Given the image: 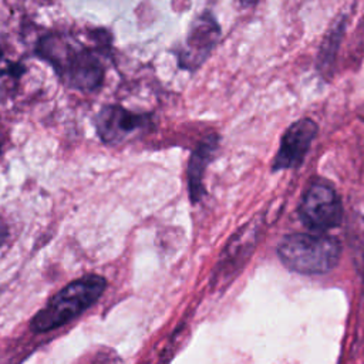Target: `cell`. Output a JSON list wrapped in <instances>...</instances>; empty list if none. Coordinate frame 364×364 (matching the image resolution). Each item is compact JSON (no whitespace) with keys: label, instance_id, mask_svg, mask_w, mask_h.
Returning a JSON list of instances; mask_svg holds the SVG:
<instances>
[{"label":"cell","instance_id":"obj_12","mask_svg":"<svg viewBox=\"0 0 364 364\" xmlns=\"http://www.w3.org/2000/svg\"><path fill=\"white\" fill-rule=\"evenodd\" d=\"M358 117H360L361 119H364V107H363V108L358 111Z\"/></svg>","mask_w":364,"mask_h":364},{"label":"cell","instance_id":"obj_7","mask_svg":"<svg viewBox=\"0 0 364 364\" xmlns=\"http://www.w3.org/2000/svg\"><path fill=\"white\" fill-rule=\"evenodd\" d=\"M317 132L318 127L311 118H301L293 122L282 136L279 151L273 161V171L299 166L309 152Z\"/></svg>","mask_w":364,"mask_h":364},{"label":"cell","instance_id":"obj_14","mask_svg":"<svg viewBox=\"0 0 364 364\" xmlns=\"http://www.w3.org/2000/svg\"><path fill=\"white\" fill-rule=\"evenodd\" d=\"M0 152H1V145H0Z\"/></svg>","mask_w":364,"mask_h":364},{"label":"cell","instance_id":"obj_1","mask_svg":"<svg viewBox=\"0 0 364 364\" xmlns=\"http://www.w3.org/2000/svg\"><path fill=\"white\" fill-rule=\"evenodd\" d=\"M36 54L47 61L70 88L91 92L102 85L104 65L90 48L74 46L58 34H47L38 40Z\"/></svg>","mask_w":364,"mask_h":364},{"label":"cell","instance_id":"obj_13","mask_svg":"<svg viewBox=\"0 0 364 364\" xmlns=\"http://www.w3.org/2000/svg\"><path fill=\"white\" fill-rule=\"evenodd\" d=\"M3 58H4V53H3V48L0 47V63L3 61Z\"/></svg>","mask_w":364,"mask_h":364},{"label":"cell","instance_id":"obj_4","mask_svg":"<svg viewBox=\"0 0 364 364\" xmlns=\"http://www.w3.org/2000/svg\"><path fill=\"white\" fill-rule=\"evenodd\" d=\"M299 213L309 229L324 232L341 223V199L328 182L314 181L303 195Z\"/></svg>","mask_w":364,"mask_h":364},{"label":"cell","instance_id":"obj_10","mask_svg":"<svg viewBox=\"0 0 364 364\" xmlns=\"http://www.w3.org/2000/svg\"><path fill=\"white\" fill-rule=\"evenodd\" d=\"M346 28V18L343 17L340 21L336 23V26L327 33L324 37L320 51H318V58H317V68L321 73L323 77H328L333 73V65L336 61V55L344 34Z\"/></svg>","mask_w":364,"mask_h":364},{"label":"cell","instance_id":"obj_9","mask_svg":"<svg viewBox=\"0 0 364 364\" xmlns=\"http://www.w3.org/2000/svg\"><path fill=\"white\" fill-rule=\"evenodd\" d=\"M218 144H219V138L216 135H208L205 139L199 142V145L195 148V151L191 155L186 178H188L191 200L193 203L199 202L205 195L203 175H205L206 166L209 165V162L212 161L218 149Z\"/></svg>","mask_w":364,"mask_h":364},{"label":"cell","instance_id":"obj_3","mask_svg":"<svg viewBox=\"0 0 364 364\" xmlns=\"http://www.w3.org/2000/svg\"><path fill=\"white\" fill-rule=\"evenodd\" d=\"M282 263L300 274H324L333 270L341 256L340 242L327 235L291 233L277 246Z\"/></svg>","mask_w":364,"mask_h":364},{"label":"cell","instance_id":"obj_6","mask_svg":"<svg viewBox=\"0 0 364 364\" xmlns=\"http://www.w3.org/2000/svg\"><path fill=\"white\" fill-rule=\"evenodd\" d=\"M220 37V28L210 13H203L191 26L186 40L178 51V64L183 70L195 71L210 55Z\"/></svg>","mask_w":364,"mask_h":364},{"label":"cell","instance_id":"obj_11","mask_svg":"<svg viewBox=\"0 0 364 364\" xmlns=\"http://www.w3.org/2000/svg\"><path fill=\"white\" fill-rule=\"evenodd\" d=\"M9 235H10L9 226H7L6 220L0 216V246L6 243V240L9 239Z\"/></svg>","mask_w":364,"mask_h":364},{"label":"cell","instance_id":"obj_2","mask_svg":"<svg viewBox=\"0 0 364 364\" xmlns=\"http://www.w3.org/2000/svg\"><path fill=\"white\" fill-rule=\"evenodd\" d=\"M105 289L107 279L95 273H87L70 282L31 317L28 328L43 334L68 324L94 306Z\"/></svg>","mask_w":364,"mask_h":364},{"label":"cell","instance_id":"obj_5","mask_svg":"<svg viewBox=\"0 0 364 364\" xmlns=\"http://www.w3.org/2000/svg\"><path fill=\"white\" fill-rule=\"evenodd\" d=\"M94 124L104 144L117 145L146 131L152 125V115L134 112L117 104H107L97 112Z\"/></svg>","mask_w":364,"mask_h":364},{"label":"cell","instance_id":"obj_8","mask_svg":"<svg viewBox=\"0 0 364 364\" xmlns=\"http://www.w3.org/2000/svg\"><path fill=\"white\" fill-rule=\"evenodd\" d=\"M256 233H257V225L255 226H243L229 242L226 246L223 256L219 263V269L216 272V277L223 280L226 276H230L232 273L237 272L239 267L247 260L250 253L253 252L255 243H256Z\"/></svg>","mask_w":364,"mask_h":364}]
</instances>
